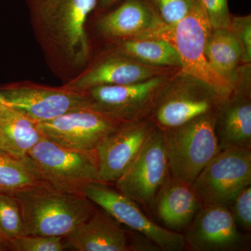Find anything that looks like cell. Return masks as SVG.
<instances>
[{"instance_id":"4316f807","label":"cell","mask_w":251,"mask_h":251,"mask_svg":"<svg viewBox=\"0 0 251 251\" xmlns=\"http://www.w3.org/2000/svg\"><path fill=\"white\" fill-rule=\"evenodd\" d=\"M237 226L248 232L251 230V186L243 188L229 205Z\"/></svg>"},{"instance_id":"83f0119b","label":"cell","mask_w":251,"mask_h":251,"mask_svg":"<svg viewBox=\"0 0 251 251\" xmlns=\"http://www.w3.org/2000/svg\"><path fill=\"white\" fill-rule=\"evenodd\" d=\"M212 29H229L230 14L227 0H201Z\"/></svg>"},{"instance_id":"e0dca14e","label":"cell","mask_w":251,"mask_h":251,"mask_svg":"<svg viewBox=\"0 0 251 251\" xmlns=\"http://www.w3.org/2000/svg\"><path fill=\"white\" fill-rule=\"evenodd\" d=\"M159 23L145 0H126L100 20L99 28L108 37L135 39L160 30Z\"/></svg>"},{"instance_id":"52a82bcc","label":"cell","mask_w":251,"mask_h":251,"mask_svg":"<svg viewBox=\"0 0 251 251\" xmlns=\"http://www.w3.org/2000/svg\"><path fill=\"white\" fill-rule=\"evenodd\" d=\"M171 178L163 130L156 126L135 159L114 184L138 204L150 206Z\"/></svg>"},{"instance_id":"2e32d148","label":"cell","mask_w":251,"mask_h":251,"mask_svg":"<svg viewBox=\"0 0 251 251\" xmlns=\"http://www.w3.org/2000/svg\"><path fill=\"white\" fill-rule=\"evenodd\" d=\"M216 94L178 92L170 93L155 102L154 119L161 129L175 128L206 114L216 112L224 103Z\"/></svg>"},{"instance_id":"5bb4252c","label":"cell","mask_w":251,"mask_h":251,"mask_svg":"<svg viewBox=\"0 0 251 251\" xmlns=\"http://www.w3.org/2000/svg\"><path fill=\"white\" fill-rule=\"evenodd\" d=\"M161 71L153 66L141 64L128 56H113L97 63L67 84L80 92L103 85L135 83L158 77Z\"/></svg>"},{"instance_id":"5b68a950","label":"cell","mask_w":251,"mask_h":251,"mask_svg":"<svg viewBox=\"0 0 251 251\" xmlns=\"http://www.w3.org/2000/svg\"><path fill=\"white\" fill-rule=\"evenodd\" d=\"M41 177L54 188L83 194L91 183L102 182L96 151H77L43 138L28 153Z\"/></svg>"},{"instance_id":"1f68e13d","label":"cell","mask_w":251,"mask_h":251,"mask_svg":"<svg viewBox=\"0 0 251 251\" xmlns=\"http://www.w3.org/2000/svg\"><path fill=\"white\" fill-rule=\"evenodd\" d=\"M5 106H8L7 104H6V100H5L3 96L0 93V108Z\"/></svg>"},{"instance_id":"8fae6325","label":"cell","mask_w":251,"mask_h":251,"mask_svg":"<svg viewBox=\"0 0 251 251\" xmlns=\"http://www.w3.org/2000/svg\"><path fill=\"white\" fill-rule=\"evenodd\" d=\"M161 77L118 85L93 87L85 93L91 108L121 123L141 121L152 110Z\"/></svg>"},{"instance_id":"9c48e42d","label":"cell","mask_w":251,"mask_h":251,"mask_svg":"<svg viewBox=\"0 0 251 251\" xmlns=\"http://www.w3.org/2000/svg\"><path fill=\"white\" fill-rule=\"evenodd\" d=\"M0 93L8 106L36 123L49 121L64 114L90 108L84 92L67 86L50 87L30 82L0 86Z\"/></svg>"},{"instance_id":"6da1fadb","label":"cell","mask_w":251,"mask_h":251,"mask_svg":"<svg viewBox=\"0 0 251 251\" xmlns=\"http://www.w3.org/2000/svg\"><path fill=\"white\" fill-rule=\"evenodd\" d=\"M14 196L21 209L24 235L65 237L95 210L85 195L62 191L47 183Z\"/></svg>"},{"instance_id":"44dd1931","label":"cell","mask_w":251,"mask_h":251,"mask_svg":"<svg viewBox=\"0 0 251 251\" xmlns=\"http://www.w3.org/2000/svg\"><path fill=\"white\" fill-rule=\"evenodd\" d=\"M205 54L213 69L230 80L229 75L242 60L243 50L230 29H212L206 44Z\"/></svg>"},{"instance_id":"cb8c5ba5","label":"cell","mask_w":251,"mask_h":251,"mask_svg":"<svg viewBox=\"0 0 251 251\" xmlns=\"http://www.w3.org/2000/svg\"><path fill=\"white\" fill-rule=\"evenodd\" d=\"M0 232L7 243L24 235L21 209L13 195L0 193Z\"/></svg>"},{"instance_id":"ffe728a7","label":"cell","mask_w":251,"mask_h":251,"mask_svg":"<svg viewBox=\"0 0 251 251\" xmlns=\"http://www.w3.org/2000/svg\"><path fill=\"white\" fill-rule=\"evenodd\" d=\"M225 107L222 116L217 117L216 129L220 149L237 147L251 149V104L239 99Z\"/></svg>"},{"instance_id":"7c38bea8","label":"cell","mask_w":251,"mask_h":251,"mask_svg":"<svg viewBox=\"0 0 251 251\" xmlns=\"http://www.w3.org/2000/svg\"><path fill=\"white\" fill-rule=\"evenodd\" d=\"M184 234L186 248L193 251L248 250L249 237L239 232L229 206L201 207Z\"/></svg>"},{"instance_id":"d6986e66","label":"cell","mask_w":251,"mask_h":251,"mask_svg":"<svg viewBox=\"0 0 251 251\" xmlns=\"http://www.w3.org/2000/svg\"><path fill=\"white\" fill-rule=\"evenodd\" d=\"M43 138L35 122L11 107L0 108L1 152L15 158H25Z\"/></svg>"},{"instance_id":"f1b7e54d","label":"cell","mask_w":251,"mask_h":251,"mask_svg":"<svg viewBox=\"0 0 251 251\" xmlns=\"http://www.w3.org/2000/svg\"><path fill=\"white\" fill-rule=\"evenodd\" d=\"M229 29L240 43L243 50L242 60L250 63L251 60V16L236 17L231 21Z\"/></svg>"},{"instance_id":"8992f818","label":"cell","mask_w":251,"mask_h":251,"mask_svg":"<svg viewBox=\"0 0 251 251\" xmlns=\"http://www.w3.org/2000/svg\"><path fill=\"white\" fill-rule=\"evenodd\" d=\"M251 185V149H222L191 184L202 206H228L237 193Z\"/></svg>"},{"instance_id":"ac0fdd59","label":"cell","mask_w":251,"mask_h":251,"mask_svg":"<svg viewBox=\"0 0 251 251\" xmlns=\"http://www.w3.org/2000/svg\"><path fill=\"white\" fill-rule=\"evenodd\" d=\"M154 204L158 218L166 228L177 232L186 229L202 207L191 184L171 176Z\"/></svg>"},{"instance_id":"9a60e30c","label":"cell","mask_w":251,"mask_h":251,"mask_svg":"<svg viewBox=\"0 0 251 251\" xmlns=\"http://www.w3.org/2000/svg\"><path fill=\"white\" fill-rule=\"evenodd\" d=\"M108 213L93 214L63 237L66 249L76 251H130L126 232Z\"/></svg>"},{"instance_id":"d4e9b609","label":"cell","mask_w":251,"mask_h":251,"mask_svg":"<svg viewBox=\"0 0 251 251\" xmlns=\"http://www.w3.org/2000/svg\"><path fill=\"white\" fill-rule=\"evenodd\" d=\"M8 249L15 251H65L63 237L23 235L8 243Z\"/></svg>"},{"instance_id":"4fadbf2b","label":"cell","mask_w":251,"mask_h":251,"mask_svg":"<svg viewBox=\"0 0 251 251\" xmlns=\"http://www.w3.org/2000/svg\"><path fill=\"white\" fill-rule=\"evenodd\" d=\"M156 126L141 121L122 123L96 149L100 181L113 184L135 159Z\"/></svg>"},{"instance_id":"7402d4cb","label":"cell","mask_w":251,"mask_h":251,"mask_svg":"<svg viewBox=\"0 0 251 251\" xmlns=\"http://www.w3.org/2000/svg\"><path fill=\"white\" fill-rule=\"evenodd\" d=\"M29 156L18 158L0 151V193L13 195L45 184Z\"/></svg>"},{"instance_id":"7a4b0ae2","label":"cell","mask_w":251,"mask_h":251,"mask_svg":"<svg viewBox=\"0 0 251 251\" xmlns=\"http://www.w3.org/2000/svg\"><path fill=\"white\" fill-rule=\"evenodd\" d=\"M98 0H34L33 11L41 34L69 63L87 60L90 45L86 23Z\"/></svg>"},{"instance_id":"4dcf8cb0","label":"cell","mask_w":251,"mask_h":251,"mask_svg":"<svg viewBox=\"0 0 251 251\" xmlns=\"http://www.w3.org/2000/svg\"><path fill=\"white\" fill-rule=\"evenodd\" d=\"M6 249H8L7 243L5 241L2 234L0 232V251H4Z\"/></svg>"},{"instance_id":"484cf974","label":"cell","mask_w":251,"mask_h":251,"mask_svg":"<svg viewBox=\"0 0 251 251\" xmlns=\"http://www.w3.org/2000/svg\"><path fill=\"white\" fill-rule=\"evenodd\" d=\"M162 19L172 27L188 14L196 0H150Z\"/></svg>"},{"instance_id":"277c9868","label":"cell","mask_w":251,"mask_h":251,"mask_svg":"<svg viewBox=\"0 0 251 251\" xmlns=\"http://www.w3.org/2000/svg\"><path fill=\"white\" fill-rule=\"evenodd\" d=\"M216 112L206 114L175 128L162 129L170 174L192 184L220 149Z\"/></svg>"},{"instance_id":"603a6c76","label":"cell","mask_w":251,"mask_h":251,"mask_svg":"<svg viewBox=\"0 0 251 251\" xmlns=\"http://www.w3.org/2000/svg\"><path fill=\"white\" fill-rule=\"evenodd\" d=\"M123 53L151 66L181 67L179 55L169 41L161 39H129L122 45Z\"/></svg>"},{"instance_id":"f546056e","label":"cell","mask_w":251,"mask_h":251,"mask_svg":"<svg viewBox=\"0 0 251 251\" xmlns=\"http://www.w3.org/2000/svg\"><path fill=\"white\" fill-rule=\"evenodd\" d=\"M118 1L119 0H100V3L102 7L109 8Z\"/></svg>"},{"instance_id":"d6a6232c","label":"cell","mask_w":251,"mask_h":251,"mask_svg":"<svg viewBox=\"0 0 251 251\" xmlns=\"http://www.w3.org/2000/svg\"></svg>"},{"instance_id":"3957f363","label":"cell","mask_w":251,"mask_h":251,"mask_svg":"<svg viewBox=\"0 0 251 251\" xmlns=\"http://www.w3.org/2000/svg\"><path fill=\"white\" fill-rule=\"evenodd\" d=\"M167 39L179 55L181 67L207 90L226 101L233 92V82L216 72L206 57L205 47L212 28L201 0H196L188 14L177 24L168 27Z\"/></svg>"},{"instance_id":"ba28073f","label":"cell","mask_w":251,"mask_h":251,"mask_svg":"<svg viewBox=\"0 0 251 251\" xmlns=\"http://www.w3.org/2000/svg\"><path fill=\"white\" fill-rule=\"evenodd\" d=\"M82 193L120 224L148 238L160 250L181 251L186 249L184 234L155 224L143 214L136 202L110 184L91 183L85 186Z\"/></svg>"},{"instance_id":"30bf717a","label":"cell","mask_w":251,"mask_h":251,"mask_svg":"<svg viewBox=\"0 0 251 251\" xmlns=\"http://www.w3.org/2000/svg\"><path fill=\"white\" fill-rule=\"evenodd\" d=\"M38 128L45 138L64 148L77 151H95L102 140L121 122L91 108L69 112Z\"/></svg>"}]
</instances>
